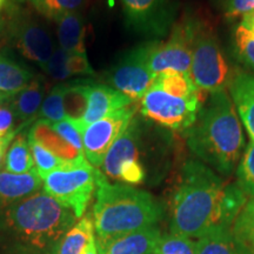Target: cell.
I'll list each match as a JSON object with an SVG mask.
<instances>
[{
  "label": "cell",
  "instance_id": "277c9868",
  "mask_svg": "<svg viewBox=\"0 0 254 254\" xmlns=\"http://www.w3.org/2000/svg\"><path fill=\"white\" fill-rule=\"evenodd\" d=\"M163 214V206L150 193L124 184H111L98 170L93 207L97 238L106 239L157 226Z\"/></svg>",
  "mask_w": 254,
  "mask_h": 254
},
{
  "label": "cell",
  "instance_id": "4fadbf2b",
  "mask_svg": "<svg viewBox=\"0 0 254 254\" xmlns=\"http://www.w3.org/2000/svg\"><path fill=\"white\" fill-rule=\"evenodd\" d=\"M133 100L120 93L116 88L104 84H88L87 88V107L84 116L77 125L80 134L91 124L110 116L124 107L132 105Z\"/></svg>",
  "mask_w": 254,
  "mask_h": 254
},
{
  "label": "cell",
  "instance_id": "7bdbcfd3",
  "mask_svg": "<svg viewBox=\"0 0 254 254\" xmlns=\"http://www.w3.org/2000/svg\"><path fill=\"white\" fill-rule=\"evenodd\" d=\"M11 98L12 97H9L8 94H6V93H4V92L0 91V106H2V105L6 103H8V101L11 100Z\"/></svg>",
  "mask_w": 254,
  "mask_h": 254
},
{
  "label": "cell",
  "instance_id": "ac0fdd59",
  "mask_svg": "<svg viewBox=\"0 0 254 254\" xmlns=\"http://www.w3.org/2000/svg\"><path fill=\"white\" fill-rule=\"evenodd\" d=\"M46 84L43 78L34 77L30 84L24 90H21L9 100L12 110H13L19 126L17 131L30 125L32 122H36L43 101L45 99Z\"/></svg>",
  "mask_w": 254,
  "mask_h": 254
},
{
  "label": "cell",
  "instance_id": "d4e9b609",
  "mask_svg": "<svg viewBox=\"0 0 254 254\" xmlns=\"http://www.w3.org/2000/svg\"><path fill=\"white\" fill-rule=\"evenodd\" d=\"M153 86L179 98H192L201 92L192 81L189 73L161 74L155 79Z\"/></svg>",
  "mask_w": 254,
  "mask_h": 254
},
{
  "label": "cell",
  "instance_id": "d590c367",
  "mask_svg": "<svg viewBox=\"0 0 254 254\" xmlns=\"http://www.w3.org/2000/svg\"><path fill=\"white\" fill-rule=\"evenodd\" d=\"M85 0H51L50 19L57 21L62 15L78 12Z\"/></svg>",
  "mask_w": 254,
  "mask_h": 254
},
{
  "label": "cell",
  "instance_id": "ee69618b",
  "mask_svg": "<svg viewBox=\"0 0 254 254\" xmlns=\"http://www.w3.org/2000/svg\"><path fill=\"white\" fill-rule=\"evenodd\" d=\"M240 25H243L244 27H246L254 34V21H241Z\"/></svg>",
  "mask_w": 254,
  "mask_h": 254
},
{
  "label": "cell",
  "instance_id": "ffe728a7",
  "mask_svg": "<svg viewBox=\"0 0 254 254\" xmlns=\"http://www.w3.org/2000/svg\"><path fill=\"white\" fill-rule=\"evenodd\" d=\"M59 47L68 55H87L85 47V25L78 12L66 13L57 20Z\"/></svg>",
  "mask_w": 254,
  "mask_h": 254
},
{
  "label": "cell",
  "instance_id": "9c48e42d",
  "mask_svg": "<svg viewBox=\"0 0 254 254\" xmlns=\"http://www.w3.org/2000/svg\"><path fill=\"white\" fill-rule=\"evenodd\" d=\"M151 47L148 43L129 51L107 73L111 87L133 101L141 100L157 79L150 67Z\"/></svg>",
  "mask_w": 254,
  "mask_h": 254
},
{
  "label": "cell",
  "instance_id": "30bf717a",
  "mask_svg": "<svg viewBox=\"0 0 254 254\" xmlns=\"http://www.w3.org/2000/svg\"><path fill=\"white\" fill-rule=\"evenodd\" d=\"M135 112L136 106L129 105L91 124L82 131L84 154L92 166L95 168L101 167L105 155L116 139L125 131L135 116Z\"/></svg>",
  "mask_w": 254,
  "mask_h": 254
},
{
  "label": "cell",
  "instance_id": "cb8c5ba5",
  "mask_svg": "<svg viewBox=\"0 0 254 254\" xmlns=\"http://www.w3.org/2000/svg\"><path fill=\"white\" fill-rule=\"evenodd\" d=\"M4 167L7 172L18 174L27 173L34 168L33 157L26 133L15 135L6 153Z\"/></svg>",
  "mask_w": 254,
  "mask_h": 254
},
{
  "label": "cell",
  "instance_id": "ba28073f",
  "mask_svg": "<svg viewBox=\"0 0 254 254\" xmlns=\"http://www.w3.org/2000/svg\"><path fill=\"white\" fill-rule=\"evenodd\" d=\"M194 18L184 17L171 31L164 43L153 41L150 53V67L155 77L168 73H189L192 64Z\"/></svg>",
  "mask_w": 254,
  "mask_h": 254
},
{
  "label": "cell",
  "instance_id": "44dd1931",
  "mask_svg": "<svg viewBox=\"0 0 254 254\" xmlns=\"http://www.w3.org/2000/svg\"><path fill=\"white\" fill-rule=\"evenodd\" d=\"M195 254H251L232 232L231 227H217L195 243Z\"/></svg>",
  "mask_w": 254,
  "mask_h": 254
},
{
  "label": "cell",
  "instance_id": "4dcf8cb0",
  "mask_svg": "<svg viewBox=\"0 0 254 254\" xmlns=\"http://www.w3.org/2000/svg\"><path fill=\"white\" fill-rule=\"evenodd\" d=\"M154 254H195V243L176 234L161 236Z\"/></svg>",
  "mask_w": 254,
  "mask_h": 254
},
{
  "label": "cell",
  "instance_id": "d6986e66",
  "mask_svg": "<svg viewBox=\"0 0 254 254\" xmlns=\"http://www.w3.org/2000/svg\"><path fill=\"white\" fill-rule=\"evenodd\" d=\"M230 95L241 123L254 141V74L237 72L230 82Z\"/></svg>",
  "mask_w": 254,
  "mask_h": 254
},
{
  "label": "cell",
  "instance_id": "f546056e",
  "mask_svg": "<svg viewBox=\"0 0 254 254\" xmlns=\"http://www.w3.org/2000/svg\"><path fill=\"white\" fill-rule=\"evenodd\" d=\"M28 144H30L34 165L37 166V171L40 177L44 176V174L52 172V171L58 170V168H62L67 164V161L62 160V159L53 154L52 152L44 148L38 142L28 139Z\"/></svg>",
  "mask_w": 254,
  "mask_h": 254
},
{
  "label": "cell",
  "instance_id": "4316f807",
  "mask_svg": "<svg viewBox=\"0 0 254 254\" xmlns=\"http://www.w3.org/2000/svg\"><path fill=\"white\" fill-rule=\"evenodd\" d=\"M67 86L68 84H59L50 91V93L43 101L36 120H46L52 124L66 120L65 110H64V97H65Z\"/></svg>",
  "mask_w": 254,
  "mask_h": 254
},
{
  "label": "cell",
  "instance_id": "e0dca14e",
  "mask_svg": "<svg viewBox=\"0 0 254 254\" xmlns=\"http://www.w3.org/2000/svg\"><path fill=\"white\" fill-rule=\"evenodd\" d=\"M30 140H33L52 152L53 154L67 163H78L85 160L84 152H80L68 144L58 132L53 128L52 124L46 120H36L27 133Z\"/></svg>",
  "mask_w": 254,
  "mask_h": 254
},
{
  "label": "cell",
  "instance_id": "f1b7e54d",
  "mask_svg": "<svg viewBox=\"0 0 254 254\" xmlns=\"http://www.w3.org/2000/svg\"><path fill=\"white\" fill-rule=\"evenodd\" d=\"M237 184L247 198L254 199V141L251 140L244 151L237 168Z\"/></svg>",
  "mask_w": 254,
  "mask_h": 254
},
{
  "label": "cell",
  "instance_id": "8fae6325",
  "mask_svg": "<svg viewBox=\"0 0 254 254\" xmlns=\"http://www.w3.org/2000/svg\"><path fill=\"white\" fill-rule=\"evenodd\" d=\"M11 37L25 58L44 68L56 46L46 26L33 18H19L11 25Z\"/></svg>",
  "mask_w": 254,
  "mask_h": 254
},
{
  "label": "cell",
  "instance_id": "484cf974",
  "mask_svg": "<svg viewBox=\"0 0 254 254\" xmlns=\"http://www.w3.org/2000/svg\"><path fill=\"white\" fill-rule=\"evenodd\" d=\"M90 82L68 84L64 97V110L66 119L73 125L80 122L87 107V88Z\"/></svg>",
  "mask_w": 254,
  "mask_h": 254
},
{
  "label": "cell",
  "instance_id": "bcb514c9",
  "mask_svg": "<svg viewBox=\"0 0 254 254\" xmlns=\"http://www.w3.org/2000/svg\"><path fill=\"white\" fill-rule=\"evenodd\" d=\"M7 1L8 0H0V11H1V9L4 8L6 5H7Z\"/></svg>",
  "mask_w": 254,
  "mask_h": 254
},
{
  "label": "cell",
  "instance_id": "2e32d148",
  "mask_svg": "<svg viewBox=\"0 0 254 254\" xmlns=\"http://www.w3.org/2000/svg\"><path fill=\"white\" fill-rule=\"evenodd\" d=\"M41 186L43 179L37 168L21 174L0 171V208L7 207L39 192Z\"/></svg>",
  "mask_w": 254,
  "mask_h": 254
},
{
  "label": "cell",
  "instance_id": "7c38bea8",
  "mask_svg": "<svg viewBox=\"0 0 254 254\" xmlns=\"http://www.w3.org/2000/svg\"><path fill=\"white\" fill-rule=\"evenodd\" d=\"M127 24L147 33H163L170 23V0H122Z\"/></svg>",
  "mask_w": 254,
  "mask_h": 254
},
{
  "label": "cell",
  "instance_id": "b9f144b4",
  "mask_svg": "<svg viewBox=\"0 0 254 254\" xmlns=\"http://www.w3.org/2000/svg\"><path fill=\"white\" fill-rule=\"evenodd\" d=\"M81 254H99V252H98L97 239H95V237L92 238L90 243H88V245L86 246V249L84 250V252Z\"/></svg>",
  "mask_w": 254,
  "mask_h": 254
},
{
  "label": "cell",
  "instance_id": "74e56055",
  "mask_svg": "<svg viewBox=\"0 0 254 254\" xmlns=\"http://www.w3.org/2000/svg\"><path fill=\"white\" fill-rule=\"evenodd\" d=\"M15 122H17V118L9 105V101L0 106V138L12 132H18Z\"/></svg>",
  "mask_w": 254,
  "mask_h": 254
},
{
  "label": "cell",
  "instance_id": "9a60e30c",
  "mask_svg": "<svg viewBox=\"0 0 254 254\" xmlns=\"http://www.w3.org/2000/svg\"><path fill=\"white\" fill-rule=\"evenodd\" d=\"M140 123L135 117H133L125 131L116 139V141L113 142L109 152L105 155L101 168H103V173L106 178L118 180L120 167H122L124 161L139 158L138 153L139 145H140Z\"/></svg>",
  "mask_w": 254,
  "mask_h": 254
},
{
  "label": "cell",
  "instance_id": "7a4b0ae2",
  "mask_svg": "<svg viewBox=\"0 0 254 254\" xmlns=\"http://www.w3.org/2000/svg\"><path fill=\"white\" fill-rule=\"evenodd\" d=\"M75 219L47 193H34L0 212V250L6 254H56Z\"/></svg>",
  "mask_w": 254,
  "mask_h": 254
},
{
  "label": "cell",
  "instance_id": "f6af8a7d",
  "mask_svg": "<svg viewBox=\"0 0 254 254\" xmlns=\"http://www.w3.org/2000/svg\"><path fill=\"white\" fill-rule=\"evenodd\" d=\"M243 21H254V9L243 17Z\"/></svg>",
  "mask_w": 254,
  "mask_h": 254
},
{
  "label": "cell",
  "instance_id": "8992f818",
  "mask_svg": "<svg viewBox=\"0 0 254 254\" xmlns=\"http://www.w3.org/2000/svg\"><path fill=\"white\" fill-rule=\"evenodd\" d=\"M98 168L85 159L44 174V192L63 206L71 209L77 218H81L97 189Z\"/></svg>",
  "mask_w": 254,
  "mask_h": 254
},
{
  "label": "cell",
  "instance_id": "5bb4252c",
  "mask_svg": "<svg viewBox=\"0 0 254 254\" xmlns=\"http://www.w3.org/2000/svg\"><path fill=\"white\" fill-rule=\"evenodd\" d=\"M161 232L152 226L106 239H97L99 254H154Z\"/></svg>",
  "mask_w": 254,
  "mask_h": 254
},
{
  "label": "cell",
  "instance_id": "836d02e7",
  "mask_svg": "<svg viewBox=\"0 0 254 254\" xmlns=\"http://www.w3.org/2000/svg\"><path fill=\"white\" fill-rule=\"evenodd\" d=\"M120 182L129 185H139L145 180V170L139 158L124 161L119 171Z\"/></svg>",
  "mask_w": 254,
  "mask_h": 254
},
{
  "label": "cell",
  "instance_id": "7402d4cb",
  "mask_svg": "<svg viewBox=\"0 0 254 254\" xmlns=\"http://www.w3.org/2000/svg\"><path fill=\"white\" fill-rule=\"evenodd\" d=\"M36 75L26 66L6 55H0V91L13 97L24 90Z\"/></svg>",
  "mask_w": 254,
  "mask_h": 254
},
{
  "label": "cell",
  "instance_id": "3957f363",
  "mask_svg": "<svg viewBox=\"0 0 254 254\" xmlns=\"http://www.w3.org/2000/svg\"><path fill=\"white\" fill-rule=\"evenodd\" d=\"M184 135L190 152L224 176L233 172L244 154L243 125L227 91L208 94Z\"/></svg>",
  "mask_w": 254,
  "mask_h": 254
},
{
  "label": "cell",
  "instance_id": "5b68a950",
  "mask_svg": "<svg viewBox=\"0 0 254 254\" xmlns=\"http://www.w3.org/2000/svg\"><path fill=\"white\" fill-rule=\"evenodd\" d=\"M234 74L217 32L206 21L194 18L190 77L195 86L207 94L226 91Z\"/></svg>",
  "mask_w": 254,
  "mask_h": 254
},
{
  "label": "cell",
  "instance_id": "ab89813d",
  "mask_svg": "<svg viewBox=\"0 0 254 254\" xmlns=\"http://www.w3.org/2000/svg\"><path fill=\"white\" fill-rule=\"evenodd\" d=\"M17 133L18 132H12L9 133V134L0 138V170L4 167L6 153H7L9 145H11V142L13 141V139L15 138V135H17Z\"/></svg>",
  "mask_w": 254,
  "mask_h": 254
},
{
  "label": "cell",
  "instance_id": "f35d334b",
  "mask_svg": "<svg viewBox=\"0 0 254 254\" xmlns=\"http://www.w3.org/2000/svg\"><path fill=\"white\" fill-rule=\"evenodd\" d=\"M254 9V0H231L228 5L226 17L227 19H236L244 17Z\"/></svg>",
  "mask_w": 254,
  "mask_h": 254
},
{
  "label": "cell",
  "instance_id": "6da1fadb",
  "mask_svg": "<svg viewBox=\"0 0 254 254\" xmlns=\"http://www.w3.org/2000/svg\"><path fill=\"white\" fill-rule=\"evenodd\" d=\"M247 202L238 184H226L204 163L189 160L171 201V232L190 239L232 227Z\"/></svg>",
  "mask_w": 254,
  "mask_h": 254
},
{
  "label": "cell",
  "instance_id": "52a82bcc",
  "mask_svg": "<svg viewBox=\"0 0 254 254\" xmlns=\"http://www.w3.org/2000/svg\"><path fill=\"white\" fill-rule=\"evenodd\" d=\"M207 93L200 92L192 98L174 97L152 86L140 100L141 114L158 125L178 132H186L193 123Z\"/></svg>",
  "mask_w": 254,
  "mask_h": 254
},
{
  "label": "cell",
  "instance_id": "1f68e13d",
  "mask_svg": "<svg viewBox=\"0 0 254 254\" xmlns=\"http://www.w3.org/2000/svg\"><path fill=\"white\" fill-rule=\"evenodd\" d=\"M234 47L241 62L254 71V34L243 25L234 31Z\"/></svg>",
  "mask_w": 254,
  "mask_h": 254
},
{
  "label": "cell",
  "instance_id": "603a6c76",
  "mask_svg": "<svg viewBox=\"0 0 254 254\" xmlns=\"http://www.w3.org/2000/svg\"><path fill=\"white\" fill-rule=\"evenodd\" d=\"M93 237V218L85 215L60 240L56 254H81Z\"/></svg>",
  "mask_w": 254,
  "mask_h": 254
},
{
  "label": "cell",
  "instance_id": "d6a6232c",
  "mask_svg": "<svg viewBox=\"0 0 254 254\" xmlns=\"http://www.w3.org/2000/svg\"><path fill=\"white\" fill-rule=\"evenodd\" d=\"M43 69L46 72L47 75H50L55 80L64 81L71 78L67 71V53L60 49L59 46L56 47L52 57Z\"/></svg>",
  "mask_w": 254,
  "mask_h": 254
},
{
  "label": "cell",
  "instance_id": "60d3db41",
  "mask_svg": "<svg viewBox=\"0 0 254 254\" xmlns=\"http://www.w3.org/2000/svg\"><path fill=\"white\" fill-rule=\"evenodd\" d=\"M27 1H30L41 14H44L47 18L50 17L51 0H27Z\"/></svg>",
  "mask_w": 254,
  "mask_h": 254
},
{
  "label": "cell",
  "instance_id": "8d00e7d4",
  "mask_svg": "<svg viewBox=\"0 0 254 254\" xmlns=\"http://www.w3.org/2000/svg\"><path fill=\"white\" fill-rule=\"evenodd\" d=\"M67 71L69 75H92L93 68L88 63L87 55H68L67 53Z\"/></svg>",
  "mask_w": 254,
  "mask_h": 254
},
{
  "label": "cell",
  "instance_id": "e575fe53",
  "mask_svg": "<svg viewBox=\"0 0 254 254\" xmlns=\"http://www.w3.org/2000/svg\"><path fill=\"white\" fill-rule=\"evenodd\" d=\"M52 126L53 128H55L56 131L68 142V144H71L73 147H75L80 152H84V146H82V138L80 132L78 131L77 127L73 125L71 122H68V120L66 119L60 123L52 124Z\"/></svg>",
  "mask_w": 254,
  "mask_h": 254
},
{
  "label": "cell",
  "instance_id": "83f0119b",
  "mask_svg": "<svg viewBox=\"0 0 254 254\" xmlns=\"http://www.w3.org/2000/svg\"><path fill=\"white\" fill-rule=\"evenodd\" d=\"M238 240L254 254V199H250L231 227Z\"/></svg>",
  "mask_w": 254,
  "mask_h": 254
}]
</instances>
